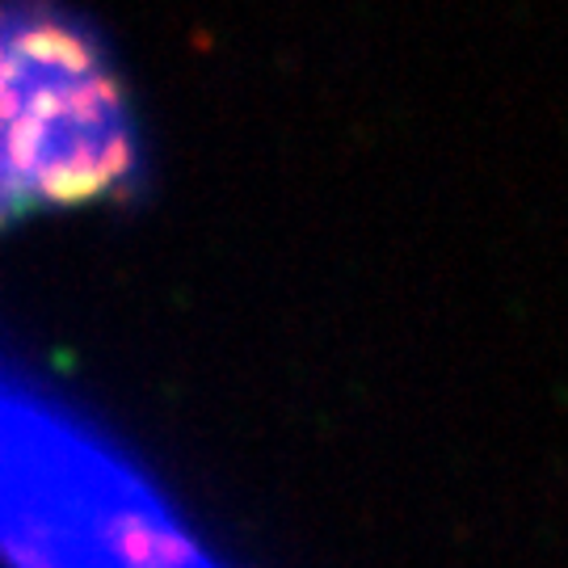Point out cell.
Masks as SVG:
<instances>
[{
	"label": "cell",
	"mask_w": 568,
	"mask_h": 568,
	"mask_svg": "<svg viewBox=\"0 0 568 568\" xmlns=\"http://www.w3.org/2000/svg\"><path fill=\"white\" fill-rule=\"evenodd\" d=\"M9 185L93 203L135 173V122L102 30L68 0H4Z\"/></svg>",
	"instance_id": "cell-1"
}]
</instances>
